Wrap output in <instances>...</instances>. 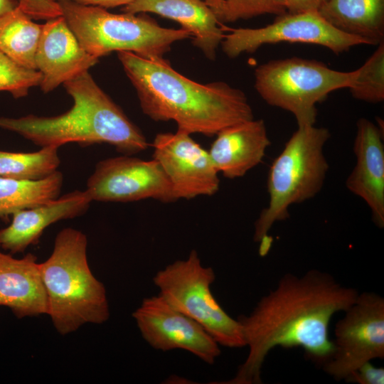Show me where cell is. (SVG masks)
<instances>
[{
    "instance_id": "1",
    "label": "cell",
    "mask_w": 384,
    "mask_h": 384,
    "mask_svg": "<svg viewBox=\"0 0 384 384\" xmlns=\"http://www.w3.org/2000/svg\"><path fill=\"white\" fill-rule=\"evenodd\" d=\"M358 293L318 270L284 274L249 315L238 318L248 354L235 376L219 383H262L263 363L277 346L302 348L309 358L323 366L334 351L328 334L330 321L335 314L347 309Z\"/></svg>"
},
{
    "instance_id": "2",
    "label": "cell",
    "mask_w": 384,
    "mask_h": 384,
    "mask_svg": "<svg viewBox=\"0 0 384 384\" xmlns=\"http://www.w3.org/2000/svg\"><path fill=\"white\" fill-rule=\"evenodd\" d=\"M118 58L137 92L142 112L154 121H174L178 131L215 135L254 119L245 94L224 82L201 84L162 58L119 51Z\"/></svg>"
},
{
    "instance_id": "3",
    "label": "cell",
    "mask_w": 384,
    "mask_h": 384,
    "mask_svg": "<svg viewBox=\"0 0 384 384\" xmlns=\"http://www.w3.org/2000/svg\"><path fill=\"white\" fill-rule=\"evenodd\" d=\"M73 105L53 117L28 114L0 117V127L16 132L43 146L75 142L82 146L106 143L124 155H134L149 146L141 130L98 86L88 71L63 83Z\"/></svg>"
},
{
    "instance_id": "4",
    "label": "cell",
    "mask_w": 384,
    "mask_h": 384,
    "mask_svg": "<svg viewBox=\"0 0 384 384\" xmlns=\"http://www.w3.org/2000/svg\"><path fill=\"white\" fill-rule=\"evenodd\" d=\"M87 247L82 232L64 228L57 234L50 257L39 263L46 314L61 335L85 324H102L110 317L106 289L89 267Z\"/></svg>"
},
{
    "instance_id": "5",
    "label": "cell",
    "mask_w": 384,
    "mask_h": 384,
    "mask_svg": "<svg viewBox=\"0 0 384 384\" xmlns=\"http://www.w3.org/2000/svg\"><path fill=\"white\" fill-rule=\"evenodd\" d=\"M331 137L325 127H298L270 168L267 187L269 204L255 223L254 240L266 255L273 240V225L289 217V208L314 198L321 190L329 164L324 147Z\"/></svg>"
},
{
    "instance_id": "6",
    "label": "cell",
    "mask_w": 384,
    "mask_h": 384,
    "mask_svg": "<svg viewBox=\"0 0 384 384\" xmlns=\"http://www.w3.org/2000/svg\"><path fill=\"white\" fill-rule=\"evenodd\" d=\"M58 2L80 46L98 59L112 51L162 58L174 43L192 38L187 30L161 27L145 16L112 14L105 8L71 1Z\"/></svg>"
},
{
    "instance_id": "7",
    "label": "cell",
    "mask_w": 384,
    "mask_h": 384,
    "mask_svg": "<svg viewBox=\"0 0 384 384\" xmlns=\"http://www.w3.org/2000/svg\"><path fill=\"white\" fill-rule=\"evenodd\" d=\"M358 69H331L315 60L292 57L272 60L255 70V88L270 105L291 112L298 127L314 125L317 103L334 90L348 88Z\"/></svg>"
},
{
    "instance_id": "8",
    "label": "cell",
    "mask_w": 384,
    "mask_h": 384,
    "mask_svg": "<svg viewBox=\"0 0 384 384\" xmlns=\"http://www.w3.org/2000/svg\"><path fill=\"white\" fill-rule=\"evenodd\" d=\"M215 280L213 270L202 265L195 250L186 259L169 264L153 277L159 294L201 324L220 346L245 347L240 323L228 315L212 294L210 287Z\"/></svg>"
},
{
    "instance_id": "9",
    "label": "cell",
    "mask_w": 384,
    "mask_h": 384,
    "mask_svg": "<svg viewBox=\"0 0 384 384\" xmlns=\"http://www.w3.org/2000/svg\"><path fill=\"white\" fill-rule=\"evenodd\" d=\"M336 324L334 351L322 367L336 380H345L362 364L384 358V299L373 292L358 293Z\"/></svg>"
},
{
    "instance_id": "10",
    "label": "cell",
    "mask_w": 384,
    "mask_h": 384,
    "mask_svg": "<svg viewBox=\"0 0 384 384\" xmlns=\"http://www.w3.org/2000/svg\"><path fill=\"white\" fill-rule=\"evenodd\" d=\"M230 31L220 43L224 53L230 58L243 53L255 52L265 44L281 42L319 45L336 54L355 46L367 44L365 41L334 28L318 11L287 12L264 27Z\"/></svg>"
},
{
    "instance_id": "11",
    "label": "cell",
    "mask_w": 384,
    "mask_h": 384,
    "mask_svg": "<svg viewBox=\"0 0 384 384\" xmlns=\"http://www.w3.org/2000/svg\"><path fill=\"white\" fill-rule=\"evenodd\" d=\"M85 191L92 201L131 202L153 198L163 203L177 200L172 186L155 159L132 155L104 159L95 166Z\"/></svg>"
},
{
    "instance_id": "12",
    "label": "cell",
    "mask_w": 384,
    "mask_h": 384,
    "mask_svg": "<svg viewBox=\"0 0 384 384\" xmlns=\"http://www.w3.org/2000/svg\"><path fill=\"white\" fill-rule=\"evenodd\" d=\"M132 316L142 336L154 349H182L209 365L220 355V345L209 333L159 294L144 299Z\"/></svg>"
},
{
    "instance_id": "13",
    "label": "cell",
    "mask_w": 384,
    "mask_h": 384,
    "mask_svg": "<svg viewBox=\"0 0 384 384\" xmlns=\"http://www.w3.org/2000/svg\"><path fill=\"white\" fill-rule=\"evenodd\" d=\"M190 135L178 130L159 133L152 144L153 159L162 167L177 200L212 196L220 186L218 171L208 151Z\"/></svg>"
},
{
    "instance_id": "14",
    "label": "cell",
    "mask_w": 384,
    "mask_h": 384,
    "mask_svg": "<svg viewBox=\"0 0 384 384\" xmlns=\"http://www.w3.org/2000/svg\"><path fill=\"white\" fill-rule=\"evenodd\" d=\"M35 62L41 74L40 87L46 93L88 71L98 58L86 52L63 16L42 25Z\"/></svg>"
},
{
    "instance_id": "15",
    "label": "cell",
    "mask_w": 384,
    "mask_h": 384,
    "mask_svg": "<svg viewBox=\"0 0 384 384\" xmlns=\"http://www.w3.org/2000/svg\"><path fill=\"white\" fill-rule=\"evenodd\" d=\"M353 151L356 163L346 186L366 202L375 225L383 228L384 146L381 129L366 118L359 119Z\"/></svg>"
},
{
    "instance_id": "16",
    "label": "cell",
    "mask_w": 384,
    "mask_h": 384,
    "mask_svg": "<svg viewBox=\"0 0 384 384\" xmlns=\"http://www.w3.org/2000/svg\"><path fill=\"white\" fill-rule=\"evenodd\" d=\"M92 201L85 190H76L15 213L10 225L0 229V247L13 254L23 252L38 242L49 225L82 215Z\"/></svg>"
},
{
    "instance_id": "17",
    "label": "cell",
    "mask_w": 384,
    "mask_h": 384,
    "mask_svg": "<svg viewBox=\"0 0 384 384\" xmlns=\"http://www.w3.org/2000/svg\"><path fill=\"white\" fill-rule=\"evenodd\" d=\"M215 135L208 153L218 173L228 178L242 177L258 165L270 145L263 119L238 123Z\"/></svg>"
},
{
    "instance_id": "18",
    "label": "cell",
    "mask_w": 384,
    "mask_h": 384,
    "mask_svg": "<svg viewBox=\"0 0 384 384\" xmlns=\"http://www.w3.org/2000/svg\"><path fill=\"white\" fill-rule=\"evenodd\" d=\"M122 11L153 13L179 23L192 35L193 44L211 60L225 37L219 20L203 0H134Z\"/></svg>"
},
{
    "instance_id": "19",
    "label": "cell",
    "mask_w": 384,
    "mask_h": 384,
    "mask_svg": "<svg viewBox=\"0 0 384 384\" xmlns=\"http://www.w3.org/2000/svg\"><path fill=\"white\" fill-rule=\"evenodd\" d=\"M0 306L18 319L46 314V297L37 257L15 258L0 247Z\"/></svg>"
},
{
    "instance_id": "20",
    "label": "cell",
    "mask_w": 384,
    "mask_h": 384,
    "mask_svg": "<svg viewBox=\"0 0 384 384\" xmlns=\"http://www.w3.org/2000/svg\"><path fill=\"white\" fill-rule=\"evenodd\" d=\"M318 12L334 28L368 45L384 40V0H325Z\"/></svg>"
},
{
    "instance_id": "21",
    "label": "cell",
    "mask_w": 384,
    "mask_h": 384,
    "mask_svg": "<svg viewBox=\"0 0 384 384\" xmlns=\"http://www.w3.org/2000/svg\"><path fill=\"white\" fill-rule=\"evenodd\" d=\"M63 181L59 171L36 181L0 176V219L58 198Z\"/></svg>"
},
{
    "instance_id": "22",
    "label": "cell",
    "mask_w": 384,
    "mask_h": 384,
    "mask_svg": "<svg viewBox=\"0 0 384 384\" xmlns=\"http://www.w3.org/2000/svg\"><path fill=\"white\" fill-rule=\"evenodd\" d=\"M42 25L18 6L0 16V50L18 64L36 70L35 57Z\"/></svg>"
},
{
    "instance_id": "23",
    "label": "cell",
    "mask_w": 384,
    "mask_h": 384,
    "mask_svg": "<svg viewBox=\"0 0 384 384\" xmlns=\"http://www.w3.org/2000/svg\"><path fill=\"white\" fill-rule=\"evenodd\" d=\"M58 149L48 146L29 153L0 150V176L24 181L46 178L55 172L60 164Z\"/></svg>"
},
{
    "instance_id": "24",
    "label": "cell",
    "mask_w": 384,
    "mask_h": 384,
    "mask_svg": "<svg viewBox=\"0 0 384 384\" xmlns=\"http://www.w3.org/2000/svg\"><path fill=\"white\" fill-rule=\"evenodd\" d=\"M356 100L378 103L384 100V41L358 69V75L348 87Z\"/></svg>"
},
{
    "instance_id": "25",
    "label": "cell",
    "mask_w": 384,
    "mask_h": 384,
    "mask_svg": "<svg viewBox=\"0 0 384 384\" xmlns=\"http://www.w3.org/2000/svg\"><path fill=\"white\" fill-rule=\"evenodd\" d=\"M41 74L25 68L0 50V91L10 92L14 98L27 95L31 87L39 85Z\"/></svg>"
},
{
    "instance_id": "26",
    "label": "cell",
    "mask_w": 384,
    "mask_h": 384,
    "mask_svg": "<svg viewBox=\"0 0 384 384\" xmlns=\"http://www.w3.org/2000/svg\"><path fill=\"white\" fill-rule=\"evenodd\" d=\"M287 12L285 0H225L220 21L234 22L262 14L281 16Z\"/></svg>"
},
{
    "instance_id": "27",
    "label": "cell",
    "mask_w": 384,
    "mask_h": 384,
    "mask_svg": "<svg viewBox=\"0 0 384 384\" xmlns=\"http://www.w3.org/2000/svg\"><path fill=\"white\" fill-rule=\"evenodd\" d=\"M18 7L35 19L48 20L63 14L58 2L53 0H19Z\"/></svg>"
},
{
    "instance_id": "28",
    "label": "cell",
    "mask_w": 384,
    "mask_h": 384,
    "mask_svg": "<svg viewBox=\"0 0 384 384\" xmlns=\"http://www.w3.org/2000/svg\"><path fill=\"white\" fill-rule=\"evenodd\" d=\"M344 380L357 384H383L384 368L376 367L368 361L357 368Z\"/></svg>"
},
{
    "instance_id": "29",
    "label": "cell",
    "mask_w": 384,
    "mask_h": 384,
    "mask_svg": "<svg viewBox=\"0 0 384 384\" xmlns=\"http://www.w3.org/2000/svg\"><path fill=\"white\" fill-rule=\"evenodd\" d=\"M325 0H285L289 14L318 11Z\"/></svg>"
},
{
    "instance_id": "30",
    "label": "cell",
    "mask_w": 384,
    "mask_h": 384,
    "mask_svg": "<svg viewBox=\"0 0 384 384\" xmlns=\"http://www.w3.org/2000/svg\"><path fill=\"white\" fill-rule=\"evenodd\" d=\"M55 1L64 0H53ZM74 1L83 5L95 6L102 8H111L118 6H126L134 0H66Z\"/></svg>"
},
{
    "instance_id": "31",
    "label": "cell",
    "mask_w": 384,
    "mask_h": 384,
    "mask_svg": "<svg viewBox=\"0 0 384 384\" xmlns=\"http://www.w3.org/2000/svg\"><path fill=\"white\" fill-rule=\"evenodd\" d=\"M214 12L220 21L225 0H203Z\"/></svg>"
},
{
    "instance_id": "32",
    "label": "cell",
    "mask_w": 384,
    "mask_h": 384,
    "mask_svg": "<svg viewBox=\"0 0 384 384\" xmlns=\"http://www.w3.org/2000/svg\"><path fill=\"white\" fill-rule=\"evenodd\" d=\"M18 6L16 0H0V16L9 13Z\"/></svg>"
}]
</instances>
